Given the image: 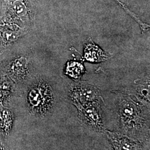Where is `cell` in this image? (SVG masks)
<instances>
[{
    "label": "cell",
    "instance_id": "6da1fadb",
    "mask_svg": "<svg viewBox=\"0 0 150 150\" xmlns=\"http://www.w3.org/2000/svg\"><path fill=\"white\" fill-rule=\"evenodd\" d=\"M27 102L31 111L40 116L50 112L54 103L52 87L46 81L38 79L30 87Z\"/></svg>",
    "mask_w": 150,
    "mask_h": 150
},
{
    "label": "cell",
    "instance_id": "7a4b0ae2",
    "mask_svg": "<svg viewBox=\"0 0 150 150\" xmlns=\"http://www.w3.org/2000/svg\"><path fill=\"white\" fill-rule=\"evenodd\" d=\"M99 89L86 83H79L72 86L70 96L76 106L99 100Z\"/></svg>",
    "mask_w": 150,
    "mask_h": 150
},
{
    "label": "cell",
    "instance_id": "3957f363",
    "mask_svg": "<svg viewBox=\"0 0 150 150\" xmlns=\"http://www.w3.org/2000/svg\"><path fill=\"white\" fill-rule=\"evenodd\" d=\"M77 107L81 118L87 125L98 129H102L101 107L98 103V101Z\"/></svg>",
    "mask_w": 150,
    "mask_h": 150
},
{
    "label": "cell",
    "instance_id": "277c9868",
    "mask_svg": "<svg viewBox=\"0 0 150 150\" xmlns=\"http://www.w3.org/2000/svg\"><path fill=\"white\" fill-rule=\"evenodd\" d=\"M83 57L87 61L100 63L107 60L108 55L90 39L84 46Z\"/></svg>",
    "mask_w": 150,
    "mask_h": 150
},
{
    "label": "cell",
    "instance_id": "5b68a950",
    "mask_svg": "<svg viewBox=\"0 0 150 150\" xmlns=\"http://www.w3.org/2000/svg\"><path fill=\"white\" fill-rule=\"evenodd\" d=\"M64 72L66 75L72 79H79L85 72V69L82 63L75 61H70L66 64Z\"/></svg>",
    "mask_w": 150,
    "mask_h": 150
},
{
    "label": "cell",
    "instance_id": "8992f818",
    "mask_svg": "<svg viewBox=\"0 0 150 150\" xmlns=\"http://www.w3.org/2000/svg\"><path fill=\"white\" fill-rule=\"evenodd\" d=\"M110 136L116 150H134L135 149L134 143L125 137L114 135L112 134H110Z\"/></svg>",
    "mask_w": 150,
    "mask_h": 150
},
{
    "label": "cell",
    "instance_id": "52a82bcc",
    "mask_svg": "<svg viewBox=\"0 0 150 150\" xmlns=\"http://www.w3.org/2000/svg\"><path fill=\"white\" fill-rule=\"evenodd\" d=\"M116 2H117L118 4L120 5V6L123 8L125 11H126L129 16H131L132 18H133L139 24L140 28L141 30L142 31V32L146 31L149 30L150 28V26L146 23L145 22L142 21L139 17L137 16L135 13H134L133 12L131 11L128 8V7L125 5L122 2H121L120 0H115Z\"/></svg>",
    "mask_w": 150,
    "mask_h": 150
},
{
    "label": "cell",
    "instance_id": "ba28073f",
    "mask_svg": "<svg viewBox=\"0 0 150 150\" xmlns=\"http://www.w3.org/2000/svg\"><path fill=\"white\" fill-rule=\"evenodd\" d=\"M150 85L149 80L146 81L145 83H142L139 86V88L137 90L138 95L141 98L145 100L146 101H149L150 98Z\"/></svg>",
    "mask_w": 150,
    "mask_h": 150
},
{
    "label": "cell",
    "instance_id": "9c48e42d",
    "mask_svg": "<svg viewBox=\"0 0 150 150\" xmlns=\"http://www.w3.org/2000/svg\"><path fill=\"white\" fill-rule=\"evenodd\" d=\"M0 150H7L5 146V144L2 142H1L0 141Z\"/></svg>",
    "mask_w": 150,
    "mask_h": 150
}]
</instances>
